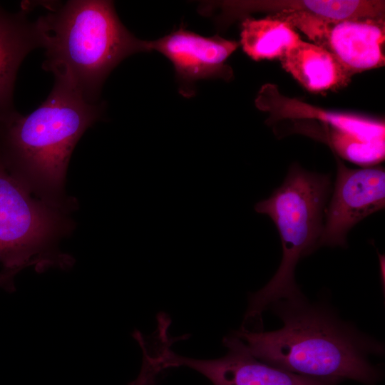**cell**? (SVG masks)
Returning <instances> with one entry per match:
<instances>
[{"label": "cell", "mask_w": 385, "mask_h": 385, "mask_svg": "<svg viewBox=\"0 0 385 385\" xmlns=\"http://www.w3.org/2000/svg\"><path fill=\"white\" fill-rule=\"evenodd\" d=\"M283 326L271 332H233L250 353L278 369L339 382L352 379L375 385L381 370L369 361L382 356L384 344L342 320L329 307L311 303L302 294L270 307Z\"/></svg>", "instance_id": "1"}, {"label": "cell", "mask_w": 385, "mask_h": 385, "mask_svg": "<svg viewBox=\"0 0 385 385\" xmlns=\"http://www.w3.org/2000/svg\"><path fill=\"white\" fill-rule=\"evenodd\" d=\"M25 11L12 13L0 5V118L16 111L14 90L18 70L31 51L41 48L35 22Z\"/></svg>", "instance_id": "10"}, {"label": "cell", "mask_w": 385, "mask_h": 385, "mask_svg": "<svg viewBox=\"0 0 385 385\" xmlns=\"http://www.w3.org/2000/svg\"><path fill=\"white\" fill-rule=\"evenodd\" d=\"M331 190L329 175L309 172L294 164L281 186L256 204L255 210L270 216L278 230L282 259L270 282L249 297L243 329L252 327L260 331L262 314L272 303L303 294L295 282V267L301 258L319 247Z\"/></svg>", "instance_id": "4"}, {"label": "cell", "mask_w": 385, "mask_h": 385, "mask_svg": "<svg viewBox=\"0 0 385 385\" xmlns=\"http://www.w3.org/2000/svg\"><path fill=\"white\" fill-rule=\"evenodd\" d=\"M384 205L385 172L382 167L352 169L337 160L336 180L325 208L319 247H345L350 229Z\"/></svg>", "instance_id": "7"}, {"label": "cell", "mask_w": 385, "mask_h": 385, "mask_svg": "<svg viewBox=\"0 0 385 385\" xmlns=\"http://www.w3.org/2000/svg\"><path fill=\"white\" fill-rule=\"evenodd\" d=\"M238 46L235 41L219 36H202L183 27L148 41L149 51L160 52L173 65L179 91L185 97L195 94L197 81L232 77L225 61Z\"/></svg>", "instance_id": "9"}, {"label": "cell", "mask_w": 385, "mask_h": 385, "mask_svg": "<svg viewBox=\"0 0 385 385\" xmlns=\"http://www.w3.org/2000/svg\"><path fill=\"white\" fill-rule=\"evenodd\" d=\"M329 141L333 150L343 158L364 166H371L384 158V140L359 138L330 129Z\"/></svg>", "instance_id": "15"}, {"label": "cell", "mask_w": 385, "mask_h": 385, "mask_svg": "<svg viewBox=\"0 0 385 385\" xmlns=\"http://www.w3.org/2000/svg\"><path fill=\"white\" fill-rule=\"evenodd\" d=\"M227 5L236 9L294 12L330 21L381 19L385 16V1L381 0H268L234 1Z\"/></svg>", "instance_id": "12"}, {"label": "cell", "mask_w": 385, "mask_h": 385, "mask_svg": "<svg viewBox=\"0 0 385 385\" xmlns=\"http://www.w3.org/2000/svg\"><path fill=\"white\" fill-rule=\"evenodd\" d=\"M270 16L296 27L325 48L351 76L384 66V18L330 21L294 12Z\"/></svg>", "instance_id": "6"}, {"label": "cell", "mask_w": 385, "mask_h": 385, "mask_svg": "<svg viewBox=\"0 0 385 385\" xmlns=\"http://www.w3.org/2000/svg\"><path fill=\"white\" fill-rule=\"evenodd\" d=\"M72 213L36 197L0 160V262L6 270L71 268L59 245L75 228Z\"/></svg>", "instance_id": "5"}, {"label": "cell", "mask_w": 385, "mask_h": 385, "mask_svg": "<svg viewBox=\"0 0 385 385\" xmlns=\"http://www.w3.org/2000/svg\"><path fill=\"white\" fill-rule=\"evenodd\" d=\"M281 113L285 116L315 118L329 128L359 138L384 140L385 127L382 121L350 113H337L288 99Z\"/></svg>", "instance_id": "14"}, {"label": "cell", "mask_w": 385, "mask_h": 385, "mask_svg": "<svg viewBox=\"0 0 385 385\" xmlns=\"http://www.w3.org/2000/svg\"><path fill=\"white\" fill-rule=\"evenodd\" d=\"M299 39L292 26L270 16L245 19L241 25L242 50L255 61L279 58Z\"/></svg>", "instance_id": "13"}, {"label": "cell", "mask_w": 385, "mask_h": 385, "mask_svg": "<svg viewBox=\"0 0 385 385\" xmlns=\"http://www.w3.org/2000/svg\"><path fill=\"white\" fill-rule=\"evenodd\" d=\"M227 349L222 357L197 359L175 354L169 347L163 350L160 364L163 369L186 366L207 378L212 385H337L331 380L289 372L252 356L245 343L233 332L223 339Z\"/></svg>", "instance_id": "8"}, {"label": "cell", "mask_w": 385, "mask_h": 385, "mask_svg": "<svg viewBox=\"0 0 385 385\" xmlns=\"http://www.w3.org/2000/svg\"><path fill=\"white\" fill-rule=\"evenodd\" d=\"M103 108L54 81L47 98L31 113L16 111L0 118L1 161L36 197L73 213L78 203L66 190L70 159L85 131L101 118Z\"/></svg>", "instance_id": "2"}, {"label": "cell", "mask_w": 385, "mask_h": 385, "mask_svg": "<svg viewBox=\"0 0 385 385\" xmlns=\"http://www.w3.org/2000/svg\"><path fill=\"white\" fill-rule=\"evenodd\" d=\"M163 315H165V314H163ZM159 316H160V315H159ZM136 332H137V331H136ZM143 367H144V366H143ZM144 368H145V367H144ZM146 370H147V369H146ZM153 377H154V376H153Z\"/></svg>", "instance_id": "19"}, {"label": "cell", "mask_w": 385, "mask_h": 385, "mask_svg": "<svg viewBox=\"0 0 385 385\" xmlns=\"http://www.w3.org/2000/svg\"><path fill=\"white\" fill-rule=\"evenodd\" d=\"M279 59L282 68L311 92L337 90L351 77L328 51L301 38Z\"/></svg>", "instance_id": "11"}, {"label": "cell", "mask_w": 385, "mask_h": 385, "mask_svg": "<svg viewBox=\"0 0 385 385\" xmlns=\"http://www.w3.org/2000/svg\"><path fill=\"white\" fill-rule=\"evenodd\" d=\"M381 284L384 291V257L379 255Z\"/></svg>", "instance_id": "17"}, {"label": "cell", "mask_w": 385, "mask_h": 385, "mask_svg": "<svg viewBox=\"0 0 385 385\" xmlns=\"http://www.w3.org/2000/svg\"><path fill=\"white\" fill-rule=\"evenodd\" d=\"M21 270H6L4 269L0 272V287L4 289L12 292L15 290L14 279L16 274L20 272Z\"/></svg>", "instance_id": "16"}, {"label": "cell", "mask_w": 385, "mask_h": 385, "mask_svg": "<svg viewBox=\"0 0 385 385\" xmlns=\"http://www.w3.org/2000/svg\"><path fill=\"white\" fill-rule=\"evenodd\" d=\"M160 318H165V319H168V318H167L165 315H160V316H159L158 319H160ZM138 333H140V332H135L134 333V337H135V335H136L137 334H138ZM144 367L147 369V371H148L153 376H153V375L148 370V369H147L145 366H144ZM154 377H155V376H154Z\"/></svg>", "instance_id": "18"}, {"label": "cell", "mask_w": 385, "mask_h": 385, "mask_svg": "<svg viewBox=\"0 0 385 385\" xmlns=\"http://www.w3.org/2000/svg\"><path fill=\"white\" fill-rule=\"evenodd\" d=\"M34 22L45 49L42 68L89 103L99 102L106 78L123 60L150 51L148 41L121 23L111 1L70 0Z\"/></svg>", "instance_id": "3"}]
</instances>
